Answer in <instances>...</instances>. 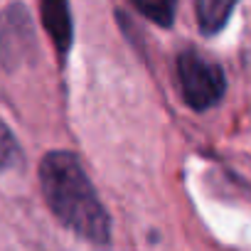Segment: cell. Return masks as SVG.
<instances>
[{
  "label": "cell",
  "mask_w": 251,
  "mask_h": 251,
  "mask_svg": "<svg viewBox=\"0 0 251 251\" xmlns=\"http://www.w3.org/2000/svg\"><path fill=\"white\" fill-rule=\"evenodd\" d=\"M131 3L146 15L151 18L153 23L168 27L175 18V5H177V0H131Z\"/></svg>",
  "instance_id": "6"
},
{
  "label": "cell",
  "mask_w": 251,
  "mask_h": 251,
  "mask_svg": "<svg viewBox=\"0 0 251 251\" xmlns=\"http://www.w3.org/2000/svg\"><path fill=\"white\" fill-rule=\"evenodd\" d=\"M40 185L52 214L74 234L91 244L111 241V219L96 197L74 153L52 151L40 163Z\"/></svg>",
  "instance_id": "1"
},
{
  "label": "cell",
  "mask_w": 251,
  "mask_h": 251,
  "mask_svg": "<svg viewBox=\"0 0 251 251\" xmlns=\"http://www.w3.org/2000/svg\"><path fill=\"white\" fill-rule=\"evenodd\" d=\"M236 0H195L197 25L204 35H217L231 18Z\"/></svg>",
  "instance_id": "5"
},
{
  "label": "cell",
  "mask_w": 251,
  "mask_h": 251,
  "mask_svg": "<svg viewBox=\"0 0 251 251\" xmlns=\"http://www.w3.org/2000/svg\"><path fill=\"white\" fill-rule=\"evenodd\" d=\"M20 158H23V153H20V146H18L13 131L0 121V170L15 168L20 163Z\"/></svg>",
  "instance_id": "7"
},
{
  "label": "cell",
  "mask_w": 251,
  "mask_h": 251,
  "mask_svg": "<svg viewBox=\"0 0 251 251\" xmlns=\"http://www.w3.org/2000/svg\"><path fill=\"white\" fill-rule=\"evenodd\" d=\"M35 27L30 10L23 3H13L0 13V67L18 72L35 54Z\"/></svg>",
  "instance_id": "3"
},
{
  "label": "cell",
  "mask_w": 251,
  "mask_h": 251,
  "mask_svg": "<svg viewBox=\"0 0 251 251\" xmlns=\"http://www.w3.org/2000/svg\"><path fill=\"white\" fill-rule=\"evenodd\" d=\"M177 76L185 101L195 111H207L224 96L226 79L217 62L202 57L200 52H185L177 59Z\"/></svg>",
  "instance_id": "2"
},
{
  "label": "cell",
  "mask_w": 251,
  "mask_h": 251,
  "mask_svg": "<svg viewBox=\"0 0 251 251\" xmlns=\"http://www.w3.org/2000/svg\"><path fill=\"white\" fill-rule=\"evenodd\" d=\"M42 25L59 57H67L74 42V25L67 0H42Z\"/></svg>",
  "instance_id": "4"
}]
</instances>
